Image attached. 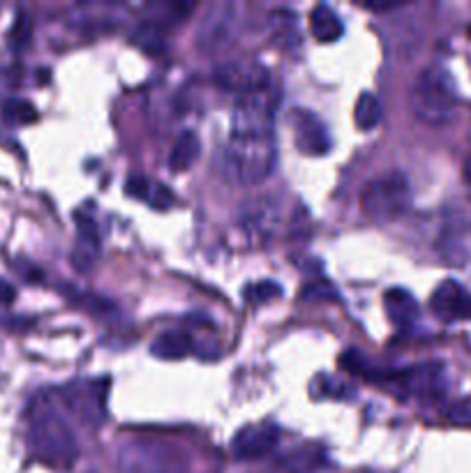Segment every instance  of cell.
<instances>
[{
	"label": "cell",
	"mask_w": 471,
	"mask_h": 473,
	"mask_svg": "<svg viewBox=\"0 0 471 473\" xmlns=\"http://www.w3.org/2000/svg\"><path fill=\"white\" fill-rule=\"evenodd\" d=\"M28 448L35 460L53 469H70L79 457L77 434L66 409L49 392L37 395L28 407Z\"/></svg>",
	"instance_id": "obj_1"
},
{
	"label": "cell",
	"mask_w": 471,
	"mask_h": 473,
	"mask_svg": "<svg viewBox=\"0 0 471 473\" xmlns=\"http://www.w3.org/2000/svg\"><path fill=\"white\" fill-rule=\"evenodd\" d=\"M277 162L275 135L234 136L222 152V175L231 185H259L273 174Z\"/></svg>",
	"instance_id": "obj_2"
},
{
	"label": "cell",
	"mask_w": 471,
	"mask_h": 473,
	"mask_svg": "<svg viewBox=\"0 0 471 473\" xmlns=\"http://www.w3.org/2000/svg\"><path fill=\"white\" fill-rule=\"evenodd\" d=\"M409 109L416 120L430 128L451 123L458 109V88L451 72L442 65H428L409 90Z\"/></svg>",
	"instance_id": "obj_3"
},
{
	"label": "cell",
	"mask_w": 471,
	"mask_h": 473,
	"mask_svg": "<svg viewBox=\"0 0 471 473\" xmlns=\"http://www.w3.org/2000/svg\"><path fill=\"white\" fill-rule=\"evenodd\" d=\"M360 205L374 222H390L395 217L405 215L412 205V187L406 175L400 171L374 175L360 194Z\"/></svg>",
	"instance_id": "obj_4"
},
{
	"label": "cell",
	"mask_w": 471,
	"mask_h": 473,
	"mask_svg": "<svg viewBox=\"0 0 471 473\" xmlns=\"http://www.w3.org/2000/svg\"><path fill=\"white\" fill-rule=\"evenodd\" d=\"M238 26H241V5H236L231 0L212 3L206 12L201 14L199 26H197V49L206 56L222 53L238 35Z\"/></svg>",
	"instance_id": "obj_5"
},
{
	"label": "cell",
	"mask_w": 471,
	"mask_h": 473,
	"mask_svg": "<svg viewBox=\"0 0 471 473\" xmlns=\"http://www.w3.org/2000/svg\"><path fill=\"white\" fill-rule=\"evenodd\" d=\"M120 473H185V457L166 444L130 441L118 455Z\"/></svg>",
	"instance_id": "obj_6"
},
{
	"label": "cell",
	"mask_w": 471,
	"mask_h": 473,
	"mask_svg": "<svg viewBox=\"0 0 471 473\" xmlns=\"http://www.w3.org/2000/svg\"><path fill=\"white\" fill-rule=\"evenodd\" d=\"M106 386H109V379L70 384L58 392V402L77 421L97 427L106 415V392H109Z\"/></svg>",
	"instance_id": "obj_7"
},
{
	"label": "cell",
	"mask_w": 471,
	"mask_h": 473,
	"mask_svg": "<svg viewBox=\"0 0 471 473\" xmlns=\"http://www.w3.org/2000/svg\"><path fill=\"white\" fill-rule=\"evenodd\" d=\"M280 444V427L273 423H259V425H245L231 438V455L241 461L261 460L271 455Z\"/></svg>",
	"instance_id": "obj_8"
},
{
	"label": "cell",
	"mask_w": 471,
	"mask_h": 473,
	"mask_svg": "<svg viewBox=\"0 0 471 473\" xmlns=\"http://www.w3.org/2000/svg\"><path fill=\"white\" fill-rule=\"evenodd\" d=\"M289 123L294 128V141L296 148L303 152V155H310V158H321V155H328L330 152V135L328 128L321 118L314 112H307V109H296L289 118Z\"/></svg>",
	"instance_id": "obj_9"
},
{
	"label": "cell",
	"mask_w": 471,
	"mask_h": 473,
	"mask_svg": "<svg viewBox=\"0 0 471 473\" xmlns=\"http://www.w3.org/2000/svg\"><path fill=\"white\" fill-rule=\"evenodd\" d=\"M430 307L444 322H458V319H469L471 316V296L459 282L444 280L439 287L432 291Z\"/></svg>",
	"instance_id": "obj_10"
},
{
	"label": "cell",
	"mask_w": 471,
	"mask_h": 473,
	"mask_svg": "<svg viewBox=\"0 0 471 473\" xmlns=\"http://www.w3.org/2000/svg\"><path fill=\"white\" fill-rule=\"evenodd\" d=\"M100 229H97L93 217L77 213V245L72 252V263L79 270L93 268L95 259L100 254Z\"/></svg>",
	"instance_id": "obj_11"
},
{
	"label": "cell",
	"mask_w": 471,
	"mask_h": 473,
	"mask_svg": "<svg viewBox=\"0 0 471 473\" xmlns=\"http://www.w3.org/2000/svg\"><path fill=\"white\" fill-rule=\"evenodd\" d=\"M383 307L389 312V319L395 323V326L406 328L412 326L421 314L419 300L413 299L412 291H406V289H389V291L383 293Z\"/></svg>",
	"instance_id": "obj_12"
},
{
	"label": "cell",
	"mask_w": 471,
	"mask_h": 473,
	"mask_svg": "<svg viewBox=\"0 0 471 473\" xmlns=\"http://www.w3.org/2000/svg\"><path fill=\"white\" fill-rule=\"evenodd\" d=\"M125 192L130 194L132 199L146 201L153 208H162V211L171 208V204H174L171 190H166L165 185H158V182H153L146 175H130L127 182H125Z\"/></svg>",
	"instance_id": "obj_13"
},
{
	"label": "cell",
	"mask_w": 471,
	"mask_h": 473,
	"mask_svg": "<svg viewBox=\"0 0 471 473\" xmlns=\"http://www.w3.org/2000/svg\"><path fill=\"white\" fill-rule=\"evenodd\" d=\"M439 376H442L439 365H419V368H409L398 374L402 386L413 395H421V398L439 392Z\"/></svg>",
	"instance_id": "obj_14"
},
{
	"label": "cell",
	"mask_w": 471,
	"mask_h": 473,
	"mask_svg": "<svg viewBox=\"0 0 471 473\" xmlns=\"http://www.w3.org/2000/svg\"><path fill=\"white\" fill-rule=\"evenodd\" d=\"M310 30H313V35L317 42H333L340 40L344 35V24H342V19L337 17V12L333 7L328 5H317L310 14Z\"/></svg>",
	"instance_id": "obj_15"
},
{
	"label": "cell",
	"mask_w": 471,
	"mask_h": 473,
	"mask_svg": "<svg viewBox=\"0 0 471 473\" xmlns=\"http://www.w3.org/2000/svg\"><path fill=\"white\" fill-rule=\"evenodd\" d=\"M195 349V342L183 330H169V333H162L153 345H151V353L155 358H162V361H181V358H188Z\"/></svg>",
	"instance_id": "obj_16"
},
{
	"label": "cell",
	"mask_w": 471,
	"mask_h": 473,
	"mask_svg": "<svg viewBox=\"0 0 471 473\" xmlns=\"http://www.w3.org/2000/svg\"><path fill=\"white\" fill-rule=\"evenodd\" d=\"M201 151L199 136L192 132V129H185L183 135L174 141V148L169 152V169L174 174H181V171H188L192 164L197 162Z\"/></svg>",
	"instance_id": "obj_17"
},
{
	"label": "cell",
	"mask_w": 471,
	"mask_h": 473,
	"mask_svg": "<svg viewBox=\"0 0 471 473\" xmlns=\"http://www.w3.org/2000/svg\"><path fill=\"white\" fill-rule=\"evenodd\" d=\"M382 120V102L374 93L366 90L359 95L356 106H353V123L360 132H372Z\"/></svg>",
	"instance_id": "obj_18"
},
{
	"label": "cell",
	"mask_w": 471,
	"mask_h": 473,
	"mask_svg": "<svg viewBox=\"0 0 471 473\" xmlns=\"http://www.w3.org/2000/svg\"><path fill=\"white\" fill-rule=\"evenodd\" d=\"M132 42L146 53H153V56H158V53H162L166 49L165 33H162V28H159L158 24H153V21H143V24L136 26V28L132 30Z\"/></svg>",
	"instance_id": "obj_19"
},
{
	"label": "cell",
	"mask_w": 471,
	"mask_h": 473,
	"mask_svg": "<svg viewBox=\"0 0 471 473\" xmlns=\"http://www.w3.org/2000/svg\"><path fill=\"white\" fill-rule=\"evenodd\" d=\"M273 26V37L277 44L282 47H291V42H298V30H296V14L289 12V10H280V12H273L268 17Z\"/></svg>",
	"instance_id": "obj_20"
},
{
	"label": "cell",
	"mask_w": 471,
	"mask_h": 473,
	"mask_svg": "<svg viewBox=\"0 0 471 473\" xmlns=\"http://www.w3.org/2000/svg\"><path fill=\"white\" fill-rule=\"evenodd\" d=\"M3 118H5L7 123L12 125H30L37 120V109L33 102L24 100V97H7L3 102Z\"/></svg>",
	"instance_id": "obj_21"
},
{
	"label": "cell",
	"mask_w": 471,
	"mask_h": 473,
	"mask_svg": "<svg viewBox=\"0 0 471 473\" xmlns=\"http://www.w3.org/2000/svg\"><path fill=\"white\" fill-rule=\"evenodd\" d=\"M243 296H245V300H248L250 305H257V307H259V305L280 299V296H282V287L273 280H261L254 282V284H248L245 291H243Z\"/></svg>",
	"instance_id": "obj_22"
},
{
	"label": "cell",
	"mask_w": 471,
	"mask_h": 473,
	"mask_svg": "<svg viewBox=\"0 0 471 473\" xmlns=\"http://www.w3.org/2000/svg\"><path fill=\"white\" fill-rule=\"evenodd\" d=\"M301 299L303 300H314V303H328V300H340V293H337V289L330 284V282L326 280H317V282H310L305 289L301 291Z\"/></svg>",
	"instance_id": "obj_23"
},
{
	"label": "cell",
	"mask_w": 471,
	"mask_h": 473,
	"mask_svg": "<svg viewBox=\"0 0 471 473\" xmlns=\"http://www.w3.org/2000/svg\"><path fill=\"white\" fill-rule=\"evenodd\" d=\"M30 33H33V28H30L28 14L17 12L12 30H10V47H12L14 51H21V49H24L30 42Z\"/></svg>",
	"instance_id": "obj_24"
},
{
	"label": "cell",
	"mask_w": 471,
	"mask_h": 473,
	"mask_svg": "<svg viewBox=\"0 0 471 473\" xmlns=\"http://www.w3.org/2000/svg\"><path fill=\"white\" fill-rule=\"evenodd\" d=\"M12 266L19 270V273L24 275L26 282H35V284H37V282L44 280V273H42V270L37 268V266H33V263L26 261V259H17V261H14Z\"/></svg>",
	"instance_id": "obj_25"
},
{
	"label": "cell",
	"mask_w": 471,
	"mask_h": 473,
	"mask_svg": "<svg viewBox=\"0 0 471 473\" xmlns=\"http://www.w3.org/2000/svg\"><path fill=\"white\" fill-rule=\"evenodd\" d=\"M14 299H17V289H14V284H10V282L0 277V305L14 303Z\"/></svg>",
	"instance_id": "obj_26"
},
{
	"label": "cell",
	"mask_w": 471,
	"mask_h": 473,
	"mask_svg": "<svg viewBox=\"0 0 471 473\" xmlns=\"http://www.w3.org/2000/svg\"><path fill=\"white\" fill-rule=\"evenodd\" d=\"M363 7L370 12H390V10H398L400 3H363Z\"/></svg>",
	"instance_id": "obj_27"
},
{
	"label": "cell",
	"mask_w": 471,
	"mask_h": 473,
	"mask_svg": "<svg viewBox=\"0 0 471 473\" xmlns=\"http://www.w3.org/2000/svg\"><path fill=\"white\" fill-rule=\"evenodd\" d=\"M465 181L471 185V158L465 162Z\"/></svg>",
	"instance_id": "obj_28"
}]
</instances>
